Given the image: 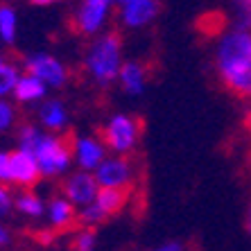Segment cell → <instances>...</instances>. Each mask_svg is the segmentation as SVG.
I'll list each match as a JSON object with an SVG mask.
<instances>
[{
	"instance_id": "1",
	"label": "cell",
	"mask_w": 251,
	"mask_h": 251,
	"mask_svg": "<svg viewBox=\"0 0 251 251\" xmlns=\"http://www.w3.org/2000/svg\"><path fill=\"white\" fill-rule=\"evenodd\" d=\"M213 68L224 88L233 98L251 102V32L224 27L213 43Z\"/></svg>"
},
{
	"instance_id": "2",
	"label": "cell",
	"mask_w": 251,
	"mask_h": 251,
	"mask_svg": "<svg viewBox=\"0 0 251 251\" xmlns=\"http://www.w3.org/2000/svg\"><path fill=\"white\" fill-rule=\"evenodd\" d=\"M123 36L120 32H102L91 39L84 52V73L93 79L98 86H111L118 82L120 68H123Z\"/></svg>"
},
{
	"instance_id": "3",
	"label": "cell",
	"mask_w": 251,
	"mask_h": 251,
	"mask_svg": "<svg viewBox=\"0 0 251 251\" xmlns=\"http://www.w3.org/2000/svg\"><path fill=\"white\" fill-rule=\"evenodd\" d=\"M98 136L113 156H131L143 136V120L131 113H113L100 127Z\"/></svg>"
},
{
	"instance_id": "4",
	"label": "cell",
	"mask_w": 251,
	"mask_h": 251,
	"mask_svg": "<svg viewBox=\"0 0 251 251\" xmlns=\"http://www.w3.org/2000/svg\"><path fill=\"white\" fill-rule=\"evenodd\" d=\"M32 156L36 158L41 176H59L68 172L73 163V136L64 134H43Z\"/></svg>"
},
{
	"instance_id": "5",
	"label": "cell",
	"mask_w": 251,
	"mask_h": 251,
	"mask_svg": "<svg viewBox=\"0 0 251 251\" xmlns=\"http://www.w3.org/2000/svg\"><path fill=\"white\" fill-rule=\"evenodd\" d=\"M111 9L113 5L106 0H79L73 14V29L79 36L95 39L111 21Z\"/></svg>"
},
{
	"instance_id": "6",
	"label": "cell",
	"mask_w": 251,
	"mask_h": 251,
	"mask_svg": "<svg viewBox=\"0 0 251 251\" xmlns=\"http://www.w3.org/2000/svg\"><path fill=\"white\" fill-rule=\"evenodd\" d=\"M23 70L27 75L41 79L48 88H64L70 82L68 66L50 52H32L23 57Z\"/></svg>"
},
{
	"instance_id": "7",
	"label": "cell",
	"mask_w": 251,
	"mask_h": 251,
	"mask_svg": "<svg viewBox=\"0 0 251 251\" xmlns=\"http://www.w3.org/2000/svg\"><path fill=\"white\" fill-rule=\"evenodd\" d=\"M95 181L100 188H125L131 190L136 176H138V168L131 156H106L100 168L93 172Z\"/></svg>"
},
{
	"instance_id": "8",
	"label": "cell",
	"mask_w": 251,
	"mask_h": 251,
	"mask_svg": "<svg viewBox=\"0 0 251 251\" xmlns=\"http://www.w3.org/2000/svg\"><path fill=\"white\" fill-rule=\"evenodd\" d=\"M161 0H127L118 7V23L125 29H140L156 21Z\"/></svg>"
},
{
	"instance_id": "9",
	"label": "cell",
	"mask_w": 251,
	"mask_h": 251,
	"mask_svg": "<svg viewBox=\"0 0 251 251\" xmlns=\"http://www.w3.org/2000/svg\"><path fill=\"white\" fill-rule=\"evenodd\" d=\"M98 193H100V186H98V181H95L93 172L77 170V172L68 175L64 181H61V195H64L73 206H79V208L93 204Z\"/></svg>"
},
{
	"instance_id": "10",
	"label": "cell",
	"mask_w": 251,
	"mask_h": 251,
	"mask_svg": "<svg viewBox=\"0 0 251 251\" xmlns=\"http://www.w3.org/2000/svg\"><path fill=\"white\" fill-rule=\"evenodd\" d=\"M106 158V147L100 136H73V161L84 172H95Z\"/></svg>"
},
{
	"instance_id": "11",
	"label": "cell",
	"mask_w": 251,
	"mask_h": 251,
	"mask_svg": "<svg viewBox=\"0 0 251 251\" xmlns=\"http://www.w3.org/2000/svg\"><path fill=\"white\" fill-rule=\"evenodd\" d=\"M41 179L36 158L23 150L9 152V183L18 188H32Z\"/></svg>"
},
{
	"instance_id": "12",
	"label": "cell",
	"mask_w": 251,
	"mask_h": 251,
	"mask_svg": "<svg viewBox=\"0 0 251 251\" xmlns=\"http://www.w3.org/2000/svg\"><path fill=\"white\" fill-rule=\"evenodd\" d=\"M147 79H150V66L145 61H138V59L125 61L120 68V75H118V84L123 88V93L131 95V98H138L145 93Z\"/></svg>"
},
{
	"instance_id": "13",
	"label": "cell",
	"mask_w": 251,
	"mask_h": 251,
	"mask_svg": "<svg viewBox=\"0 0 251 251\" xmlns=\"http://www.w3.org/2000/svg\"><path fill=\"white\" fill-rule=\"evenodd\" d=\"M36 116L39 127L48 134H61L68 129V109L61 100H43Z\"/></svg>"
},
{
	"instance_id": "14",
	"label": "cell",
	"mask_w": 251,
	"mask_h": 251,
	"mask_svg": "<svg viewBox=\"0 0 251 251\" xmlns=\"http://www.w3.org/2000/svg\"><path fill=\"white\" fill-rule=\"evenodd\" d=\"M129 195H131V190H125V188H100V193L93 204L102 213V217L109 220V217L118 215L127 206Z\"/></svg>"
},
{
	"instance_id": "15",
	"label": "cell",
	"mask_w": 251,
	"mask_h": 251,
	"mask_svg": "<svg viewBox=\"0 0 251 251\" xmlns=\"http://www.w3.org/2000/svg\"><path fill=\"white\" fill-rule=\"evenodd\" d=\"M12 95H14V100H16L18 104L43 102V100H46V95H48V86L41 82V79H36L34 75H27V73H23Z\"/></svg>"
},
{
	"instance_id": "16",
	"label": "cell",
	"mask_w": 251,
	"mask_h": 251,
	"mask_svg": "<svg viewBox=\"0 0 251 251\" xmlns=\"http://www.w3.org/2000/svg\"><path fill=\"white\" fill-rule=\"evenodd\" d=\"M48 220L54 228H68L73 222H77V210L66 197H54L46 208Z\"/></svg>"
},
{
	"instance_id": "17",
	"label": "cell",
	"mask_w": 251,
	"mask_h": 251,
	"mask_svg": "<svg viewBox=\"0 0 251 251\" xmlns=\"http://www.w3.org/2000/svg\"><path fill=\"white\" fill-rule=\"evenodd\" d=\"M21 68L23 66H18V61H12V59L0 54V98H7V95L14 93L18 79L23 75Z\"/></svg>"
},
{
	"instance_id": "18",
	"label": "cell",
	"mask_w": 251,
	"mask_h": 251,
	"mask_svg": "<svg viewBox=\"0 0 251 251\" xmlns=\"http://www.w3.org/2000/svg\"><path fill=\"white\" fill-rule=\"evenodd\" d=\"M231 12V27L251 32V0H226Z\"/></svg>"
},
{
	"instance_id": "19",
	"label": "cell",
	"mask_w": 251,
	"mask_h": 251,
	"mask_svg": "<svg viewBox=\"0 0 251 251\" xmlns=\"http://www.w3.org/2000/svg\"><path fill=\"white\" fill-rule=\"evenodd\" d=\"M14 208H18V213H23V215H27V217L46 215V204H43V199L39 197V195H34L32 190H25L23 195H18Z\"/></svg>"
},
{
	"instance_id": "20",
	"label": "cell",
	"mask_w": 251,
	"mask_h": 251,
	"mask_svg": "<svg viewBox=\"0 0 251 251\" xmlns=\"http://www.w3.org/2000/svg\"><path fill=\"white\" fill-rule=\"evenodd\" d=\"M16 29H18L16 12L9 5H0V41L12 46L16 41Z\"/></svg>"
},
{
	"instance_id": "21",
	"label": "cell",
	"mask_w": 251,
	"mask_h": 251,
	"mask_svg": "<svg viewBox=\"0 0 251 251\" xmlns=\"http://www.w3.org/2000/svg\"><path fill=\"white\" fill-rule=\"evenodd\" d=\"M46 134L39 125L34 123H25L18 127V150H23V152L32 154L34 152V147L39 145V140H41V136Z\"/></svg>"
},
{
	"instance_id": "22",
	"label": "cell",
	"mask_w": 251,
	"mask_h": 251,
	"mask_svg": "<svg viewBox=\"0 0 251 251\" xmlns=\"http://www.w3.org/2000/svg\"><path fill=\"white\" fill-rule=\"evenodd\" d=\"M16 106L7 98H0V134L16 127Z\"/></svg>"
},
{
	"instance_id": "23",
	"label": "cell",
	"mask_w": 251,
	"mask_h": 251,
	"mask_svg": "<svg viewBox=\"0 0 251 251\" xmlns=\"http://www.w3.org/2000/svg\"><path fill=\"white\" fill-rule=\"evenodd\" d=\"M95 242L98 235L93 228H79L73 238V251H95Z\"/></svg>"
},
{
	"instance_id": "24",
	"label": "cell",
	"mask_w": 251,
	"mask_h": 251,
	"mask_svg": "<svg viewBox=\"0 0 251 251\" xmlns=\"http://www.w3.org/2000/svg\"><path fill=\"white\" fill-rule=\"evenodd\" d=\"M14 204H16V199H14L9 186H7V183H0V217L9 215V210L14 208Z\"/></svg>"
},
{
	"instance_id": "25",
	"label": "cell",
	"mask_w": 251,
	"mask_h": 251,
	"mask_svg": "<svg viewBox=\"0 0 251 251\" xmlns=\"http://www.w3.org/2000/svg\"><path fill=\"white\" fill-rule=\"evenodd\" d=\"M152 251H188V245L181 242V240H168V242H163V245L154 247Z\"/></svg>"
},
{
	"instance_id": "26",
	"label": "cell",
	"mask_w": 251,
	"mask_h": 251,
	"mask_svg": "<svg viewBox=\"0 0 251 251\" xmlns=\"http://www.w3.org/2000/svg\"><path fill=\"white\" fill-rule=\"evenodd\" d=\"M0 183H9V152H0Z\"/></svg>"
},
{
	"instance_id": "27",
	"label": "cell",
	"mask_w": 251,
	"mask_h": 251,
	"mask_svg": "<svg viewBox=\"0 0 251 251\" xmlns=\"http://www.w3.org/2000/svg\"><path fill=\"white\" fill-rule=\"evenodd\" d=\"M29 2L36 7H50V5H54V2H61V0H29Z\"/></svg>"
},
{
	"instance_id": "28",
	"label": "cell",
	"mask_w": 251,
	"mask_h": 251,
	"mask_svg": "<svg viewBox=\"0 0 251 251\" xmlns=\"http://www.w3.org/2000/svg\"><path fill=\"white\" fill-rule=\"evenodd\" d=\"M7 242H9V231L5 226H0V247L7 245Z\"/></svg>"
},
{
	"instance_id": "29",
	"label": "cell",
	"mask_w": 251,
	"mask_h": 251,
	"mask_svg": "<svg viewBox=\"0 0 251 251\" xmlns=\"http://www.w3.org/2000/svg\"><path fill=\"white\" fill-rule=\"evenodd\" d=\"M245 226H247V233H249V238H251V206H249V210H247V220H245Z\"/></svg>"
},
{
	"instance_id": "30",
	"label": "cell",
	"mask_w": 251,
	"mask_h": 251,
	"mask_svg": "<svg viewBox=\"0 0 251 251\" xmlns=\"http://www.w3.org/2000/svg\"><path fill=\"white\" fill-rule=\"evenodd\" d=\"M245 125H247V129H249V134H251V106L247 109V113H245Z\"/></svg>"
},
{
	"instance_id": "31",
	"label": "cell",
	"mask_w": 251,
	"mask_h": 251,
	"mask_svg": "<svg viewBox=\"0 0 251 251\" xmlns=\"http://www.w3.org/2000/svg\"><path fill=\"white\" fill-rule=\"evenodd\" d=\"M106 2H111V5H118V7H120L123 2H127V0H106Z\"/></svg>"
}]
</instances>
